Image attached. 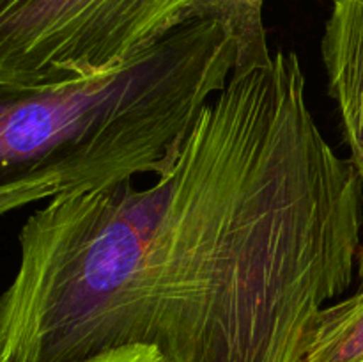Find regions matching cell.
<instances>
[{"label": "cell", "instance_id": "1", "mask_svg": "<svg viewBox=\"0 0 363 362\" xmlns=\"http://www.w3.org/2000/svg\"><path fill=\"white\" fill-rule=\"evenodd\" d=\"M151 176L25 220L0 362L131 344L165 362H301L357 277L363 180L319 128L300 55L238 60Z\"/></svg>", "mask_w": 363, "mask_h": 362}, {"label": "cell", "instance_id": "8", "mask_svg": "<svg viewBox=\"0 0 363 362\" xmlns=\"http://www.w3.org/2000/svg\"><path fill=\"white\" fill-rule=\"evenodd\" d=\"M357 279H358V286H363V241L360 252H358V261H357Z\"/></svg>", "mask_w": 363, "mask_h": 362}, {"label": "cell", "instance_id": "2", "mask_svg": "<svg viewBox=\"0 0 363 362\" xmlns=\"http://www.w3.org/2000/svg\"><path fill=\"white\" fill-rule=\"evenodd\" d=\"M238 60L233 21L194 13L101 77L53 87L0 82V216L152 174Z\"/></svg>", "mask_w": 363, "mask_h": 362}, {"label": "cell", "instance_id": "3", "mask_svg": "<svg viewBox=\"0 0 363 362\" xmlns=\"http://www.w3.org/2000/svg\"><path fill=\"white\" fill-rule=\"evenodd\" d=\"M199 0H0V82L53 87L124 66Z\"/></svg>", "mask_w": 363, "mask_h": 362}, {"label": "cell", "instance_id": "6", "mask_svg": "<svg viewBox=\"0 0 363 362\" xmlns=\"http://www.w3.org/2000/svg\"><path fill=\"white\" fill-rule=\"evenodd\" d=\"M262 6L264 0H199L194 13L229 18L240 35V59H257L272 52L262 21Z\"/></svg>", "mask_w": 363, "mask_h": 362}, {"label": "cell", "instance_id": "7", "mask_svg": "<svg viewBox=\"0 0 363 362\" xmlns=\"http://www.w3.org/2000/svg\"><path fill=\"white\" fill-rule=\"evenodd\" d=\"M80 362H165V358L158 348L149 344H131V346L103 351Z\"/></svg>", "mask_w": 363, "mask_h": 362}, {"label": "cell", "instance_id": "5", "mask_svg": "<svg viewBox=\"0 0 363 362\" xmlns=\"http://www.w3.org/2000/svg\"><path fill=\"white\" fill-rule=\"evenodd\" d=\"M301 362H363V286L319 312Z\"/></svg>", "mask_w": 363, "mask_h": 362}, {"label": "cell", "instance_id": "4", "mask_svg": "<svg viewBox=\"0 0 363 362\" xmlns=\"http://www.w3.org/2000/svg\"><path fill=\"white\" fill-rule=\"evenodd\" d=\"M321 59L347 158L363 180V0H333L323 32Z\"/></svg>", "mask_w": 363, "mask_h": 362}]
</instances>
